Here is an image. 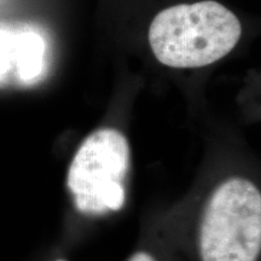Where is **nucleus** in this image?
<instances>
[{
  "instance_id": "obj_1",
  "label": "nucleus",
  "mask_w": 261,
  "mask_h": 261,
  "mask_svg": "<svg viewBox=\"0 0 261 261\" xmlns=\"http://www.w3.org/2000/svg\"><path fill=\"white\" fill-rule=\"evenodd\" d=\"M242 34L240 19L213 0L171 6L152 19L149 44L155 57L172 68L212 64L233 50Z\"/></svg>"
},
{
  "instance_id": "obj_2",
  "label": "nucleus",
  "mask_w": 261,
  "mask_h": 261,
  "mask_svg": "<svg viewBox=\"0 0 261 261\" xmlns=\"http://www.w3.org/2000/svg\"><path fill=\"white\" fill-rule=\"evenodd\" d=\"M261 250V194L252 181L231 178L215 189L200 228L202 261H256Z\"/></svg>"
},
{
  "instance_id": "obj_7",
  "label": "nucleus",
  "mask_w": 261,
  "mask_h": 261,
  "mask_svg": "<svg viewBox=\"0 0 261 261\" xmlns=\"http://www.w3.org/2000/svg\"><path fill=\"white\" fill-rule=\"evenodd\" d=\"M56 261H67V260H64V259H57Z\"/></svg>"
},
{
  "instance_id": "obj_6",
  "label": "nucleus",
  "mask_w": 261,
  "mask_h": 261,
  "mask_svg": "<svg viewBox=\"0 0 261 261\" xmlns=\"http://www.w3.org/2000/svg\"><path fill=\"white\" fill-rule=\"evenodd\" d=\"M128 261H155V259L148 253L138 252V253L133 254V255L129 257Z\"/></svg>"
},
{
  "instance_id": "obj_3",
  "label": "nucleus",
  "mask_w": 261,
  "mask_h": 261,
  "mask_svg": "<svg viewBox=\"0 0 261 261\" xmlns=\"http://www.w3.org/2000/svg\"><path fill=\"white\" fill-rule=\"evenodd\" d=\"M130 167L128 140L120 130L100 128L81 143L68 171L67 185L77 211L104 214L121 210Z\"/></svg>"
},
{
  "instance_id": "obj_5",
  "label": "nucleus",
  "mask_w": 261,
  "mask_h": 261,
  "mask_svg": "<svg viewBox=\"0 0 261 261\" xmlns=\"http://www.w3.org/2000/svg\"><path fill=\"white\" fill-rule=\"evenodd\" d=\"M15 35L0 31V77L8 73L14 64Z\"/></svg>"
},
{
  "instance_id": "obj_4",
  "label": "nucleus",
  "mask_w": 261,
  "mask_h": 261,
  "mask_svg": "<svg viewBox=\"0 0 261 261\" xmlns=\"http://www.w3.org/2000/svg\"><path fill=\"white\" fill-rule=\"evenodd\" d=\"M44 51V41L35 33L15 35L14 64L22 79L31 80L38 76L42 68Z\"/></svg>"
}]
</instances>
